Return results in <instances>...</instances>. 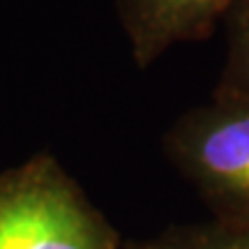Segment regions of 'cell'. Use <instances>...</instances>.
<instances>
[{"label": "cell", "mask_w": 249, "mask_h": 249, "mask_svg": "<svg viewBox=\"0 0 249 249\" xmlns=\"http://www.w3.org/2000/svg\"><path fill=\"white\" fill-rule=\"evenodd\" d=\"M0 249H127L58 160L39 152L0 173Z\"/></svg>", "instance_id": "cell-1"}, {"label": "cell", "mask_w": 249, "mask_h": 249, "mask_svg": "<svg viewBox=\"0 0 249 249\" xmlns=\"http://www.w3.org/2000/svg\"><path fill=\"white\" fill-rule=\"evenodd\" d=\"M164 152L213 217L249 224V95L217 88L171 124Z\"/></svg>", "instance_id": "cell-2"}, {"label": "cell", "mask_w": 249, "mask_h": 249, "mask_svg": "<svg viewBox=\"0 0 249 249\" xmlns=\"http://www.w3.org/2000/svg\"><path fill=\"white\" fill-rule=\"evenodd\" d=\"M238 0H116L134 62L145 70L169 49L203 39Z\"/></svg>", "instance_id": "cell-3"}, {"label": "cell", "mask_w": 249, "mask_h": 249, "mask_svg": "<svg viewBox=\"0 0 249 249\" xmlns=\"http://www.w3.org/2000/svg\"><path fill=\"white\" fill-rule=\"evenodd\" d=\"M127 249H249V224L217 217L198 224H176L150 240L127 245Z\"/></svg>", "instance_id": "cell-4"}, {"label": "cell", "mask_w": 249, "mask_h": 249, "mask_svg": "<svg viewBox=\"0 0 249 249\" xmlns=\"http://www.w3.org/2000/svg\"><path fill=\"white\" fill-rule=\"evenodd\" d=\"M226 62L217 88L249 95V0H238L226 17Z\"/></svg>", "instance_id": "cell-5"}]
</instances>
